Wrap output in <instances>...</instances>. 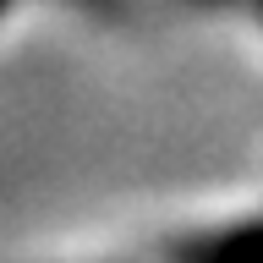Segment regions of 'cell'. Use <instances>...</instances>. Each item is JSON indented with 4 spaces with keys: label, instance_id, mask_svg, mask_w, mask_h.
<instances>
[{
    "label": "cell",
    "instance_id": "obj_1",
    "mask_svg": "<svg viewBox=\"0 0 263 263\" xmlns=\"http://www.w3.org/2000/svg\"><path fill=\"white\" fill-rule=\"evenodd\" d=\"M154 263H263V225H236L219 236H197L186 247H170Z\"/></svg>",
    "mask_w": 263,
    "mask_h": 263
}]
</instances>
